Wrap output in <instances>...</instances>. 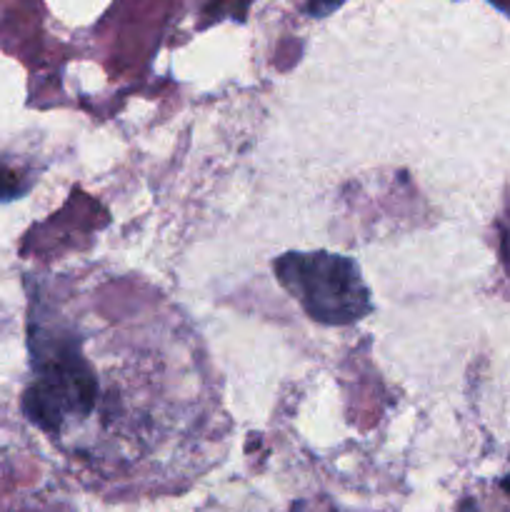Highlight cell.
Returning a JSON list of instances; mask_svg holds the SVG:
<instances>
[{
	"mask_svg": "<svg viewBox=\"0 0 510 512\" xmlns=\"http://www.w3.org/2000/svg\"><path fill=\"white\" fill-rule=\"evenodd\" d=\"M28 348L25 418L83 458L95 440L188 428L218 405L178 315L120 280L33 295Z\"/></svg>",
	"mask_w": 510,
	"mask_h": 512,
	"instance_id": "obj_1",
	"label": "cell"
},
{
	"mask_svg": "<svg viewBox=\"0 0 510 512\" xmlns=\"http://www.w3.org/2000/svg\"><path fill=\"white\" fill-rule=\"evenodd\" d=\"M285 290L325 325H348L370 313L368 288L353 260L330 253H288L275 263Z\"/></svg>",
	"mask_w": 510,
	"mask_h": 512,
	"instance_id": "obj_2",
	"label": "cell"
},
{
	"mask_svg": "<svg viewBox=\"0 0 510 512\" xmlns=\"http://www.w3.org/2000/svg\"><path fill=\"white\" fill-rule=\"evenodd\" d=\"M23 193V185L18 183L15 173H10L8 168L0 165V200H10V198H18Z\"/></svg>",
	"mask_w": 510,
	"mask_h": 512,
	"instance_id": "obj_3",
	"label": "cell"
},
{
	"mask_svg": "<svg viewBox=\"0 0 510 512\" xmlns=\"http://www.w3.org/2000/svg\"><path fill=\"white\" fill-rule=\"evenodd\" d=\"M503 490H508V493H510V478L503 480Z\"/></svg>",
	"mask_w": 510,
	"mask_h": 512,
	"instance_id": "obj_4",
	"label": "cell"
}]
</instances>
